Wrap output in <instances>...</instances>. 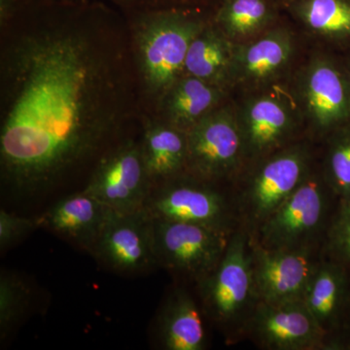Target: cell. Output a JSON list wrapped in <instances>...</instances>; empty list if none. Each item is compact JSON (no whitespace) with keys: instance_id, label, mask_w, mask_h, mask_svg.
Instances as JSON below:
<instances>
[{"instance_id":"cell-3","label":"cell","mask_w":350,"mask_h":350,"mask_svg":"<svg viewBox=\"0 0 350 350\" xmlns=\"http://www.w3.org/2000/svg\"><path fill=\"white\" fill-rule=\"evenodd\" d=\"M195 285L204 317L227 344L244 340L246 327L260 303L250 234L244 228L239 226L232 232L217 267Z\"/></svg>"},{"instance_id":"cell-2","label":"cell","mask_w":350,"mask_h":350,"mask_svg":"<svg viewBox=\"0 0 350 350\" xmlns=\"http://www.w3.org/2000/svg\"><path fill=\"white\" fill-rule=\"evenodd\" d=\"M126 13L142 119L156 114L184 75L189 48L209 22L176 8Z\"/></svg>"},{"instance_id":"cell-11","label":"cell","mask_w":350,"mask_h":350,"mask_svg":"<svg viewBox=\"0 0 350 350\" xmlns=\"http://www.w3.org/2000/svg\"><path fill=\"white\" fill-rule=\"evenodd\" d=\"M90 254L120 273L156 268L153 218L145 208L131 213L112 211Z\"/></svg>"},{"instance_id":"cell-23","label":"cell","mask_w":350,"mask_h":350,"mask_svg":"<svg viewBox=\"0 0 350 350\" xmlns=\"http://www.w3.org/2000/svg\"><path fill=\"white\" fill-rule=\"evenodd\" d=\"M31 303V290L24 278L11 271L0 275V340H7L19 328Z\"/></svg>"},{"instance_id":"cell-15","label":"cell","mask_w":350,"mask_h":350,"mask_svg":"<svg viewBox=\"0 0 350 350\" xmlns=\"http://www.w3.org/2000/svg\"><path fill=\"white\" fill-rule=\"evenodd\" d=\"M239 125L246 160H260L284 147L293 130V118L282 101L261 96L248 103Z\"/></svg>"},{"instance_id":"cell-26","label":"cell","mask_w":350,"mask_h":350,"mask_svg":"<svg viewBox=\"0 0 350 350\" xmlns=\"http://www.w3.org/2000/svg\"><path fill=\"white\" fill-rule=\"evenodd\" d=\"M323 177L338 200H350V133L332 140Z\"/></svg>"},{"instance_id":"cell-8","label":"cell","mask_w":350,"mask_h":350,"mask_svg":"<svg viewBox=\"0 0 350 350\" xmlns=\"http://www.w3.org/2000/svg\"><path fill=\"white\" fill-rule=\"evenodd\" d=\"M186 172L213 183L234 178L245 162L239 120L229 107L221 105L187 133Z\"/></svg>"},{"instance_id":"cell-25","label":"cell","mask_w":350,"mask_h":350,"mask_svg":"<svg viewBox=\"0 0 350 350\" xmlns=\"http://www.w3.org/2000/svg\"><path fill=\"white\" fill-rule=\"evenodd\" d=\"M322 250L324 256L342 266L350 276V200H338Z\"/></svg>"},{"instance_id":"cell-10","label":"cell","mask_w":350,"mask_h":350,"mask_svg":"<svg viewBox=\"0 0 350 350\" xmlns=\"http://www.w3.org/2000/svg\"><path fill=\"white\" fill-rule=\"evenodd\" d=\"M244 340L267 350L333 349L303 301H260L246 327Z\"/></svg>"},{"instance_id":"cell-17","label":"cell","mask_w":350,"mask_h":350,"mask_svg":"<svg viewBox=\"0 0 350 350\" xmlns=\"http://www.w3.org/2000/svg\"><path fill=\"white\" fill-rule=\"evenodd\" d=\"M204 314L185 287H175L163 305L158 323L157 340L165 350H202L207 347Z\"/></svg>"},{"instance_id":"cell-22","label":"cell","mask_w":350,"mask_h":350,"mask_svg":"<svg viewBox=\"0 0 350 350\" xmlns=\"http://www.w3.org/2000/svg\"><path fill=\"white\" fill-rule=\"evenodd\" d=\"M269 19V8L264 0H229L213 24L232 40L256 33Z\"/></svg>"},{"instance_id":"cell-14","label":"cell","mask_w":350,"mask_h":350,"mask_svg":"<svg viewBox=\"0 0 350 350\" xmlns=\"http://www.w3.org/2000/svg\"><path fill=\"white\" fill-rule=\"evenodd\" d=\"M112 209L86 191L59 200L36 217L39 229L91 252Z\"/></svg>"},{"instance_id":"cell-28","label":"cell","mask_w":350,"mask_h":350,"mask_svg":"<svg viewBox=\"0 0 350 350\" xmlns=\"http://www.w3.org/2000/svg\"><path fill=\"white\" fill-rule=\"evenodd\" d=\"M123 10H161L175 8V3L184 0H111Z\"/></svg>"},{"instance_id":"cell-19","label":"cell","mask_w":350,"mask_h":350,"mask_svg":"<svg viewBox=\"0 0 350 350\" xmlns=\"http://www.w3.org/2000/svg\"><path fill=\"white\" fill-rule=\"evenodd\" d=\"M303 80L304 103L313 125L327 130L345 118L349 100L337 69L317 59L306 68Z\"/></svg>"},{"instance_id":"cell-1","label":"cell","mask_w":350,"mask_h":350,"mask_svg":"<svg viewBox=\"0 0 350 350\" xmlns=\"http://www.w3.org/2000/svg\"><path fill=\"white\" fill-rule=\"evenodd\" d=\"M126 18L57 4L0 29V175L31 196L54 187L140 124Z\"/></svg>"},{"instance_id":"cell-24","label":"cell","mask_w":350,"mask_h":350,"mask_svg":"<svg viewBox=\"0 0 350 350\" xmlns=\"http://www.w3.org/2000/svg\"><path fill=\"white\" fill-rule=\"evenodd\" d=\"M301 16L308 27L317 33L350 34V4L345 0H306Z\"/></svg>"},{"instance_id":"cell-9","label":"cell","mask_w":350,"mask_h":350,"mask_svg":"<svg viewBox=\"0 0 350 350\" xmlns=\"http://www.w3.org/2000/svg\"><path fill=\"white\" fill-rule=\"evenodd\" d=\"M152 187L140 139L129 135L96 161L84 191L112 211L131 213L144 208Z\"/></svg>"},{"instance_id":"cell-5","label":"cell","mask_w":350,"mask_h":350,"mask_svg":"<svg viewBox=\"0 0 350 350\" xmlns=\"http://www.w3.org/2000/svg\"><path fill=\"white\" fill-rule=\"evenodd\" d=\"M243 185L232 193L239 226L252 234L312 172L303 144L289 145L260 159Z\"/></svg>"},{"instance_id":"cell-20","label":"cell","mask_w":350,"mask_h":350,"mask_svg":"<svg viewBox=\"0 0 350 350\" xmlns=\"http://www.w3.org/2000/svg\"><path fill=\"white\" fill-rule=\"evenodd\" d=\"M291 34L275 29L252 42L236 45L232 80L258 83L271 79L286 68L293 55Z\"/></svg>"},{"instance_id":"cell-12","label":"cell","mask_w":350,"mask_h":350,"mask_svg":"<svg viewBox=\"0 0 350 350\" xmlns=\"http://www.w3.org/2000/svg\"><path fill=\"white\" fill-rule=\"evenodd\" d=\"M251 254L258 295L265 303L303 301L308 283L324 257L322 246L269 250L252 241Z\"/></svg>"},{"instance_id":"cell-16","label":"cell","mask_w":350,"mask_h":350,"mask_svg":"<svg viewBox=\"0 0 350 350\" xmlns=\"http://www.w3.org/2000/svg\"><path fill=\"white\" fill-rule=\"evenodd\" d=\"M140 144L153 186L186 172L187 133L158 117L140 119Z\"/></svg>"},{"instance_id":"cell-4","label":"cell","mask_w":350,"mask_h":350,"mask_svg":"<svg viewBox=\"0 0 350 350\" xmlns=\"http://www.w3.org/2000/svg\"><path fill=\"white\" fill-rule=\"evenodd\" d=\"M338 200L323 174L312 170L300 186L251 234V241L269 250L322 246Z\"/></svg>"},{"instance_id":"cell-27","label":"cell","mask_w":350,"mask_h":350,"mask_svg":"<svg viewBox=\"0 0 350 350\" xmlns=\"http://www.w3.org/2000/svg\"><path fill=\"white\" fill-rule=\"evenodd\" d=\"M39 229L36 218H27L8 213L5 209L0 211V248L2 252L14 244L19 243L27 234Z\"/></svg>"},{"instance_id":"cell-21","label":"cell","mask_w":350,"mask_h":350,"mask_svg":"<svg viewBox=\"0 0 350 350\" xmlns=\"http://www.w3.org/2000/svg\"><path fill=\"white\" fill-rule=\"evenodd\" d=\"M234 49L232 39L208 23L189 48L184 75L226 90L232 81Z\"/></svg>"},{"instance_id":"cell-6","label":"cell","mask_w":350,"mask_h":350,"mask_svg":"<svg viewBox=\"0 0 350 350\" xmlns=\"http://www.w3.org/2000/svg\"><path fill=\"white\" fill-rule=\"evenodd\" d=\"M144 208L152 217L234 232L239 227L232 194L220 184L184 172L152 187Z\"/></svg>"},{"instance_id":"cell-18","label":"cell","mask_w":350,"mask_h":350,"mask_svg":"<svg viewBox=\"0 0 350 350\" xmlns=\"http://www.w3.org/2000/svg\"><path fill=\"white\" fill-rule=\"evenodd\" d=\"M225 91L200 78L183 75L165 94L154 117L188 133L200 120L222 105Z\"/></svg>"},{"instance_id":"cell-13","label":"cell","mask_w":350,"mask_h":350,"mask_svg":"<svg viewBox=\"0 0 350 350\" xmlns=\"http://www.w3.org/2000/svg\"><path fill=\"white\" fill-rule=\"evenodd\" d=\"M350 301V276L342 266L325 256L306 288L303 301L333 349L345 347L342 332Z\"/></svg>"},{"instance_id":"cell-7","label":"cell","mask_w":350,"mask_h":350,"mask_svg":"<svg viewBox=\"0 0 350 350\" xmlns=\"http://www.w3.org/2000/svg\"><path fill=\"white\" fill-rule=\"evenodd\" d=\"M153 234L158 267L197 284L217 267L232 232L153 218Z\"/></svg>"},{"instance_id":"cell-29","label":"cell","mask_w":350,"mask_h":350,"mask_svg":"<svg viewBox=\"0 0 350 350\" xmlns=\"http://www.w3.org/2000/svg\"><path fill=\"white\" fill-rule=\"evenodd\" d=\"M342 338L345 347H350V301L345 313L344 327H342Z\"/></svg>"}]
</instances>
